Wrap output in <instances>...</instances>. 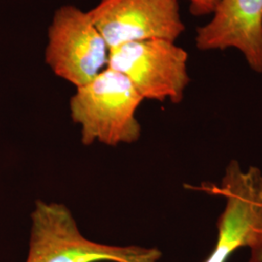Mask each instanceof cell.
I'll list each match as a JSON object with an SVG mask.
<instances>
[{
  "mask_svg": "<svg viewBox=\"0 0 262 262\" xmlns=\"http://www.w3.org/2000/svg\"><path fill=\"white\" fill-rule=\"evenodd\" d=\"M88 14L110 49L148 39L176 41L186 29L179 0H99Z\"/></svg>",
  "mask_w": 262,
  "mask_h": 262,
  "instance_id": "5",
  "label": "cell"
},
{
  "mask_svg": "<svg viewBox=\"0 0 262 262\" xmlns=\"http://www.w3.org/2000/svg\"><path fill=\"white\" fill-rule=\"evenodd\" d=\"M210 21L197 28L200 51H240L251 69L262 73V0H220Z\"/></svg>",
  "mask_w": 262,
  "mask_h": 262,
  "instance_id": "6",
  "label": "cell"
},
{
  "mask_svg": "<svg viewBox=\"0 0 262 262\" xmlns=\"http://www.w3.org/2000/svg\"><path fill=\"white\" fill-rule=\"evenodd\" d=\"M76 89L70 112L73 122L81 125L84 145L97 141L117 146L139 139L136 112L144 98L126 76L107 67L93 81Z\"/></svg>",
  "mask_w": 262,
  "mask_h": 262,
  "instance_id": "1",
  "label": "cell"
},
{
  "mask_svg": "<svg viewBox=\"0 0 262 262\" xmlns=\"http://www.w3.org/2000/svg\"><path fill=\"white\" fill-rule=\"evenodd\" d=\"M187 51L166 39H148L110 49L108 66L126 76L144 99L180 103L190 82Z\"/></svg>",
  "mask_w": 262,
  "mask_h": 262,
  "instance_id": "3",
  "label": "cell"
},
{
  "mask_svg": "<svg viewBox=\"0 0 262 262\" xmlns=\"http://www.w3.org/2000/svg\"><path fill=\"white\" fill-rule=\"evenodd\" d=\"M31 222L26 262H158L161 256L156 249L86 239L70 210L60 203L38 200Z\"/></svg>",
  "mask_w": 262,
  "mask_h": 262,
  "instance_id": "2",
  "label": "cell"
},
{
  "mask_svg": "<svg viewBox=\"0 0 262 262\" xmlns=\"http://www.w3.org/2000/svg\"><path fill=\"white\" fill-rule=\"evenodd\" d=\"M110 47L88 12L74 5L56 9L48 29L45 60L56 76L76 88L108 66Z\"/></svg>",
  "mask_w": 262,
  "mask_h": 262,
  "instance_id": "4",
  "label": "cell"
},
{
  "mask_svg": "<svg viewBox=\"0 0 262 262\" xmlns=\"http://www.w3.org/2000/svg\"><path fill=\"white\" fill-rule=\"evenodd\" d=\"M189 2V12L195 16V17H201L211 15L217 2L220 0H187Z\"/></svg>",
  "mask_w": 262,
  "mask_h": 262,
  "instance_id": "7",
  "label": "cell"
}]
</instances>
